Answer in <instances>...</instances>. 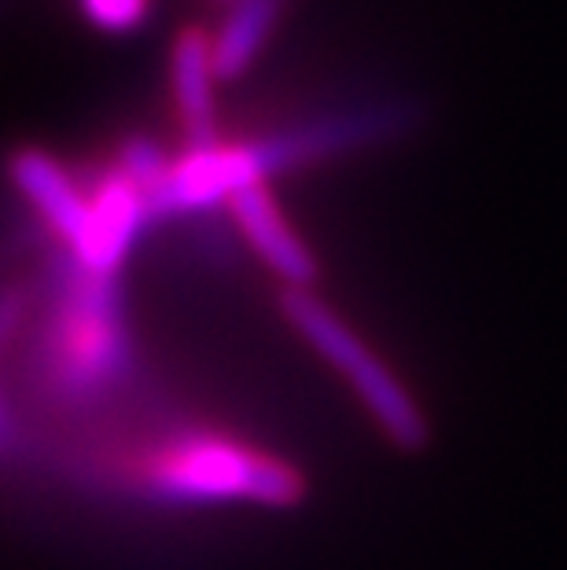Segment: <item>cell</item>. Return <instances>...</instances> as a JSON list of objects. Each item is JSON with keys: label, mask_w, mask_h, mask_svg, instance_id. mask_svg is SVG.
I'll list each match as a JSON object with an SVG mask.
<instances>
[{"label": "cell", "mask_w": 567, "mask_h": 570, "mask_svg": "<svg viewBox=\"0 0 567 570\" xmlns=\"http://www.w3.org/2000/svg\"><path fill=\"white\" fill-rule=\"evenodd\" d=\"M81 8L96 27L107 30H129L148 16V0H81Z\"/></svg>", "instance_id": "9c48e42d"}, {"label": "cell", "mask_w": 567, "mask_h": 570, "mask_svg": "<svg viewBox=\"0 0 567 570\" xmlns=\"http://www.w3.org/2000/svg\"><path fill=\"white\" fill-rule=\"evenodd\" d=\"M148 487L163 497L177 501H228L244 497L255 504H295L303 497V479L281 460H270L262 453L222 439H188L159 456H151L144 471Z\"/></svg>", "instance_id": "7a4b0ae2"}, {"label": "cell", "mask_w": 567, "mask_h": 570, "mask_svg": "<svg viewBox=\"0 0 567 570\" xmlns=\"http://www.w3.org/2000/svg\"><path fill=\"white\" fill-rule=\"evenodd\" d=\"M284 317L299 327V335L329 361V365L354 386L365 409L377 416V423L388 431V439L402 449H420L428 442V423L420 416L417 402L402 391V383L394 380L391 368L380 357H372V350L350 332V327L335 317L332 306L313 295V291L287 287L281 298Z\"/></svg>", "instance_id": "3957f363"}, {"label": "cell", "mask_w": 567, "mask_h": 570, "mask_svg": "<svg viewBox=\"0 0 567 570\" xmlns=\"http://www.w3.org/2000/svg\"><path fill=\"white\" fill-rule=\"evenodd\" d=\"M214 38L203 27H188L177 33L170 52V92L180 132L188 151L218 148V118H214Z\"/></svg>", "instance_id": "277c9868"}, {"label": "cell", "mask_w": 567, "mask_h": 570, "mask_svg": "<svg viewBox=\"0 0 567 570\" xmlns=\"http://www.w3.org/2000/svg\"><path fill=\"white\" fill-rule=\"evenodd\" d=\"M11 180L45 217V225L63 239L70 250L86 244L89 233V196L81 191L63 166L45 151H19L11 159Z\"/></svg>", "instance_id": "52a82bcc"}, {"label": "cell", "mask_w": 567, "mask_h": 570, "mask_svg": "<svg viewBox=\"0 0 567 570\" xmlns=\"http://www.w3.org/2000/svg\"><path fill=\"white\" fill-rule=\"evenodd\" d=\"M239 233L251 247L258 250V258L281 276L287 287L310 291V284L317 281V262L306 250V244L287 228L284 214L276 210V203L265 185H247L228 199Z\"/></svg>", "instance_id": "8992f818"}, {"label": "cell", "mask_w": 567, "mask_h": 570, "mask_svg": "<svg viewBox=\"0 0 567 570\" xmlns=\"http://www.w3.org/2000/svg\"><path fill=\"white\" fill-rule=\"evenodd\" d=\"M222 4H236V0H222Z\"/></svg>", "instance_id": "30bf717a"}, {"label": "cell", "mask_w": 567, "mask_h": 570, "mask_svg": "<svg viewBox=\"0 0 567 570\" xmlns=\"http://www.w3.org/2000/svg\"><path fill=\"white\" fill-rule=\"evenodd\" d=\"M148 199L144 191L133 185L129 177L111 174L96 188V196H89V233L86 244L78 250H70V258L78 265H86L89 273L115 276L118 262L129 250L133 236L140 233L148 222Z\"/></svg>", "instance_id": "5b68a950"}, {"label": "cell", "mask_w": 567, "mask_h": 570, "mask_svg": "<svg viewBox=\"0 0 567 570\" xmlns=\"http://www.w3.org/2000/svg\"><path fill=\"white\" fill-rule=\"evenodd\" d=\"M41 368L63 397H96L129 368V338L118 309L115 276L89 273L70 258L41 338Z\"/></svg>", "instance_id": "6da1fadb"}, {"label": "cell", "mask_w": 567, "mask_h": 570, "mask_svg": "<svg viewBox=\"0 0 567 570\" xmlns=\"http://www.w3.org/2000/svg\"><path fill=\"white\" fill-rule=\"evenodd\" d=\"M287 0H236L228 4V16L214 38V70L218 81H236L244 78L262 48L270 45L276 22L284 19Z\"/></svg>", "instance_id": "ba28073f"}]
</instances>
